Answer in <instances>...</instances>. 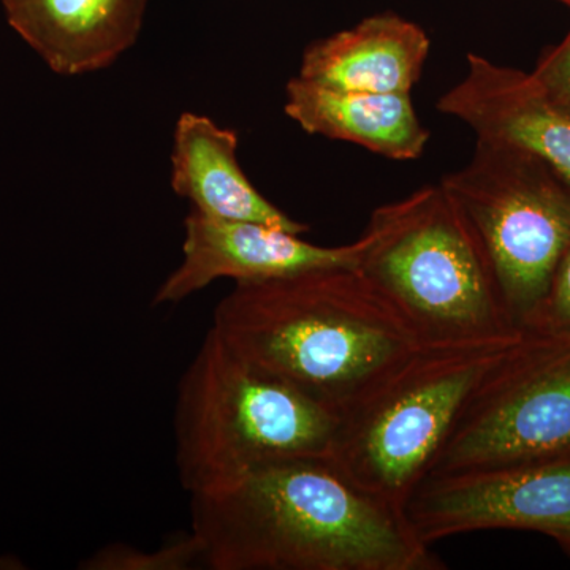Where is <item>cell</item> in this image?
<instances>
[{
	"label": "cell",
	"mask_w": 570,
	"mask_h": 570,
	"mask_svg": "<svg viewBox=\"0 0 570 570\" xmlns=\"http://www.w3.org/2000/svg\"><path fill=\"white\" fill-rule=\"evenodd\" d=\"M193 534L214 570H442L404 510L363 490L335 461L249 469L190 494Z\"/></svg>",
	"instance_id": "1"
},
{
	"label": "cell",
	"mask_w": 570,
	"mask_h": 570,
	"mask_svg": "<svg viewBox=\"0 0 570 570\" xmlns=\"http://www.w3.org/2000/svg\"><path fill=\"white\" fill-rule=\"evenodd\" d=\"M212 328L247 362L337 414L422 346L355 266L236 283Z\"/></svg>",
	"instance_id": "2"
},
{
	"label": "cell",
	"mask_w": 570,
	"mask_h": 570,
	"mask_svg": "<svg viewBox=\"0 0 570 570\" xmlns=\"http://www.w3.org/2000/svg\"><path fill=\"white\" fill-rule=\"evenodd\" d=\"M355 268L389 299L422 346L509 343L521 335L482 243L439 183L379 206Z\"/></svg>",
	"instance_id": "3"
},
{
	"label": "cell",
	"mask_w": 570,
	"mask_h": 570,
	"mask_svg": "<svg viewBox=\"0 0 570 570\" xmlns=\"http://www.w3.org/2000/svg\"><path fill=\"white\" fill-rule=\"evenodd\" d=\"M174 425L179 480L195 494L262 464L333 460L340 414L247 362L212 328L179 381Z\"/></svg>",
	"instance_id": "4"
},
{
	"label": "cell",
	"mask_w": 570,
	"mask_h": 570,
	"mask_svg": "<svg viewBox=\"0 0 570 570\" xmlns=\"http://www.w3.org/2000/svg\"><path fill=\"white\" fill-rule=\"evenodd\" d=\"M517 340L415 348L341 412L336 466L363 490L404 510L468 396Z\"/></svg>",
	"instance_id": "5"
},
{
	"label": "cell",
	"mask_w": 570,
	"mask_h": 570,
	"mask_svg": "<svg viewBox=\"0 0 570 570\" xmlns=\"http://www.w3.org/2000/svg\"><path fill=\"white\" fill-rule=\"evenodd\" d=\"M441 184L489 255L510 322L530 332L570 247V184L538 157L482 140Z\"/></svg>",
	"instance_id": "6"
},
{
	"label": "cell",
	"mask_w": 570,
	"mask_h": 570,
	"mask_svg": "<svg viewBox=\"0 0 570 570\" xmlns=\"http://www.w3.org/2000/svg\"><path fill=\"white\" fill-rule=\"evenodd\" d=\"M570 459V333L523 332L461 407L428 475Z\"/></svg>",
	"instance_id": "7"
},
{
	"label": "cell",
	"mask_w": 570,
	"mask_h": 570,
	"mask_svg": "<svg viewBox=\"0 0 570 570\" xmlns=\"http://www.w3.org/2000/svg\"><path fill=\"white\" fill-rule=\"evenodd\" d=\"M404 515L428 547L485 530L570 535V459L428 475Z\"/></svg>",
	"instance_id": "8"
},
{
	"label": "cell",
	"mask_w": 570,
	"mask_h": 570,
	"mask_svg": "<svg viewBox=\"0 0 570 570\" xmlns=\"http://www.w3.org/2000/svg\"><path fill=\"white\" fill-rule=\"evenodd\" d=\"M299 236L264 224L209 219L190 212L184 219L181 265L157 288L153 305L183 302L224 277L247 283L358 264L360 239L326 247Z\"/></svg>",
	"instance_id": "9"
},
{
	"label": "cell",
	"mask_w": 570,
	"mask_h": 570,
	"mask_svg": "<svg viewBox=\"0 0 570 570\" xmlns=\"http://www.w3.org/2000/svg\"><path fill=\"white\" fill-rule=\"evenodd\" d=\"M463 80L442 94L438 110L460 119L478 140L538 157L570 184V111L532 73L469 52Z\"/></svg>",
	"instance_id": "10"
},
{
	"label": "cell",
	"mask_w": 570,
	"mask_h": 570,
	"mask_svg": "<svg viewBox=\"0 0 570 570\" xmlns=\"http://www.w3.org/2000/svg\"><path fill=\"white\" fill-rule=\"evenodd\" d=\"M7 21L55 73L107 69L137 43L148 0H2Z\"/></svg>",
	"instance_id": "11"
},
{
	"label": "cell",
	"mask_w": 570,
	"mask_h": 570,
	"mask_svg": "<svg viewBox=\"0 0 570 570\" xmlns=\"http://www.w3.org/2000/svg\"><path fill=\"white\" fill-rule=\"evenodd\" d=\"M238 135L208 116L186 111L175 127L171 189L193 204V212L209 219L268 225L303 235L307 225L292 219L243 171L238 163Z\"/></svg>",
	"instance_id": "12"
},
{
	"label": "cell",
	"mask_w": 570,
	"mask_h": 570,
	"mask_svg": "<svg viewBox=\"0 0 570 570\" xmlns=\"http://www.w3.org/2000/svg\"><path fill=\"white\" fill-rule=\"evenodd\" d=\"M430 48V37L415 22L395 13L374 14L309 45L298 77L340 91L411 94Z\"/></svg>",
	"instance_id": "13"
},
{
	"label": "cell",
	"mask_w": 570,
	"mask_h": 570,
	"mask_svg": "<svg viewBox=\"0 0 570 570\" xmlns=\"http://www.w3.org/2000/svg\"><path fill=\"white\" fill-rule=\"evenodd\" d=\"M284 111L306 134L354 142L392 160L419 159L430 140L411 94L340 91L296 77L285 88Z\"/></svg>",
	"instance_id": "14"
},
{
	"label": "cell",
	"mask_w": 570,
	"mask_h": 570,
	"mask_svg": "<svg viewBox=\"0 0 570 570\" xmlns=\"http://www.w3.org/2000/svg\"><path fill=\"white\" fill-rule=\"evenodd\" d=\"M204 564L202 547L193 532L168 540L156 550H141L126 543H110L92 553L80 569L85 570H189Z\"/></svg>",
	"instance_id": "15"
},
{
	"label": "cell",
	"mask_w": 570,
	"mask_h": 570,
	"mask_svg": "<svg viewBox=\"0 0 570 570\" xmlns=\"http://www.w3.org/2000/svg\"><path fill=\"white\" fill-rule=\"evenodd\" d=\"M530 332L570 333V247Z\"/></svg>",
	"instance_id": "16"
},
{
	"label": "cell",
	"mask_w": 570,
	"mask_h": 570,
	"mask_svg": "<svg viewBox=\"0 0 570 570\" xmlns=\"http://www.w3.org/2000/svg\"><path fill=\"white\" fill-rule=\"evenodd\" d=\"M532 77L554 102L570 111V32L558 47L543 55Z\"/></svg>",
	"instance_id": "17"
},
{
	"label": "cell",
	"mask_w": 570,
	"mask_h": 570,
	"mask_svg": "<svg viewBox=\"0 0 570 570\" xmlns=\"http://www.w3.org/2000/svg\"><path fill=\"white\" fill-rule=\"evenodd\" d=\"M561 2H564L566 6H569L570 7V0H561Z\"/></svg>",
	"instance_id": "18"
}]
</instances>
